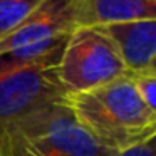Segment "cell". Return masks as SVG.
<instances>
[{
    "instance_id": "8",
    "label": "cell",
    "mask_w": 156,
    "mask_h": 156,
    "mask_svg": "<svg viewBox=\"0 0 156 156\" xmlns=\"http://www.w3.org/2000/svg\"><path fill=\"white\" fill-rule=\"evenodd\" d=\"M44 0H0V39L20 25Z\"/></svg>"
},
{
    "instance_id": "6",
    "label": "cell",
    "mask_w": 156,
    "mask_h": 156,
    "mask_svg": "<svg viewBox=\"0 0 156 156\" xmlns=\"http://www.w3.org/2000/svg\"><path fill=\"white\" fill-rule=\"evenodd\" d=\"M74 29V0H44L20 25L0 39V52L71 34Z\"/></svg>"
},
{
    "instance_id": "2",
    "label": "cell",
    "mask_w": 156,
    "mask_h": 156,
    "mask_svg": "<svg viewBox=\"0 0 156 156\" xmlns=\"http://www.w3.org/2000/svg\"><path fill=\"white\" fill-rule=\"evenodd\" d=\"M66 99L79 124L114 153L156 138V111L143 102L129 76Z\"/></svg>"
},
{
    "instance_id": "12",
    "label": "cell",
    "mask_w": 156,
    "mask_h": 156,
    "mask_svg": "<svg viewBox=\"0 0 156 156\" xmlns=\"http://www.w3.org/2000/svg\"><path fill=\"white\" fill-rule=\"evenodd\" d=\"M14 144H15V143H14ZM15 151H17V156H27V154H24V153H22L20 149L17 148V146H15Z\"/></svg>"
},
{
    "instance_id": "10",
    "label": "cell",
    "mask_w": 156,
    "mask_h": 156,
    "mask_svg": "<svg viewBox=\"0 0 156 156\" xmlns=\"http://www.w3.org/2000/svg\"><path fill=\"white\" fill-rule=\"evenodd\" d=\"M116 156H156V138L119 151Z\"/></svg>"
},
{
    "instance_id": "9",
    "label": "cell",
    "mask_w": 156,
    "mask_h": 156,
    "mask_svg": "<svg viewBox=\"0 0 156 156\" xmlns=\"http://www.w3.org/2000/svg\"><path fill=\"white\" fill-rule=\"evenodd\" d=\"M134 84L138 96L143 99L146 106L156 111V72H144V74L129 76Z\"/></svg>"
},
{
    "instance_id": "4",
    "label": "cell",
    "mask_w": 156,
    "mask_h": 156,
    "mask_svg": "<svg viewBox=\"0 0 156 156\" xmlns=\"http://www.w3.org/2000/svg\"><path fill=\"white\" fill-rule=\"evenodd\" d=\"M128 76L116 47L96 27H76L69 34L57 66L67 96L87 92Z\"/></svg>"
},
{
    "instance_id": "3",
    "label": "cell",
    "mask_w": 156,
    "mask_h": 156,
    "mask_svg": "<svg viewBox=\"0 0 156 156\" xmlns=\"http://www.w3.org/2000/svg\"><path fill=\"white\" fill-rule=\"evenodd\" d=\"M14 143L27 156H116L99 144L61 99L9 126Z\"/></svg>"
},
{
    "instance_id": "7",
    "label": "cell",
    "mask_w": 156,
    "mask_h": 156,
    "mask_svg": "<svg viewBox=\"0 0 156 156\" xmlns=\"http://www.w3.org/2000/svg\"><path fill=\"white\" fill-rule=\"evenodd\" d=\"M76 27L156 19V0H74Z\"/></svg>"
},
{
    "instance_id": "11",
    "label": "cell",
    "mask_w": 156,
    "mask_h": 156,
    "mask_svg": "<svg viewBox=\"0 0 156 156\" xmlns=\"http://www.w3.org/2000/svg\"><path fill=\"white\" fill-rule=\"evenodd\" d=\"M0 156H17L12 133L5 124H0Z\"/></svg>"
},
{
    "instance_id": "1",
    "label": "cell",
    "mask_w": 156,
    "mask_h": 156,
    "mask_svg": "<svg viewBox=\"0 0 156 156\" xmlns=\"http://www.w3.org/2000/svg\"><path fill=\"white\" fill-rule=\"evenodd\" d=\"M69 34L0 52V124L12 126L66 99L57 66Z\"/></svg>"
},
{
    "instance_id": "5",
    "label": "cell",
    "mask_w": 156,
    "mask_h": 156,
    "mask_svg": "<svg viewBox=\"0 0 156 156\" xmlns=\"http://www.w3.org/2000/svg\"><path fill=\"white\" fill-rule=\"evenodd\" d=\"M111 41L128 76L156 72V19L96 27Z\"/></svg>"
}]
</instances>
